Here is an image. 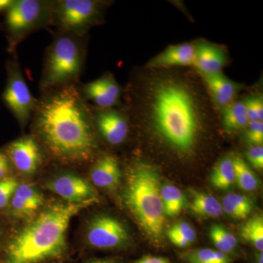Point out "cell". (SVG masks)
Returning a JSON list of instances; mask_svg holds the SVG:
<instances>
[{
	"mask_svg": "<svg viewBox=\"0 0 263 263\" xmlns=\"http://www.w3.org/2000/svg\"><path fill=\"white\" fill-rule=\"evenodd\" d=\"M90 178L95 186L114 190L122 179V171L117 157L105 154L98 157L90 170Z\"/></svg>",
	"mask_w": 263,
	"mask_h": 263,
	"instance_id": "cell-14",
	"label": "cell"
},
{
	"mask_svg": "<svg viewBox=\"0 0 263 263\" xmlns=\"http://www.w3.org/2000/svg\"><path fill=\"white\" fill-rule=\"evenodd\" d=\"M135 263H171V262L168 259L164 257L148 255L138 259Z\"/></svg>",
	"mask_w": 263,
	"mask_h": 263,
	"instance_id": "cell-34",
	"label": "cell"
},
{
	"mask_svg": "<svg viewBox=\"0 0 263 263\" xmlns=\"http://www.w3.org/2000/svg\"><path fill=\"white\" fill-rule=\"evenodd\" d=\"M15 195L22 197L36 210H39L43 204V196L41 192L31 183H19L15 189Z\"/></svg>",
	"mask_w": 263,
	"mask_h": 263,
	"instance_id": "cell-26",
	"label": "cell"
},
{
	"mask_svg": "<svg viewBox=\"0 0 263 263\" xmlns=\"http://www.w3.org/2000/svg\"><path fill=\"white\" fill-rule=\"evenodd\" d=\"M196 62L195 67L201 75L221 72L227 63L226 51L219 46L208 42L195 44Z\"/></svg>",
	"mask_w": 263,
	"mask_h": 263,
	"instance_id": "cell-16",
	"label": "cell"
},
{
	"mask_svg": "<svg viewBox=\"0 0 263 263\" xmlns=\"http://www.w3.org/2000/svg\"><path fill=\"white\" fill-rule=\"evenodd\" d=\"M167 233L170 234H174L179 235L187 240L190 245L193 243L196 239V232L195 229L192 227L191 224H189L186 221H181V222L176 223L171 227Z\"/></svg>",
	"mask_w": 263,
	"mask_h": 263,
	"instance_id": "cell-31",
	"label": "cell"
},
{
	"mask_svg": "<svg viewBox=\"0 0 263 263\" xmlns=\"http://www.w3.org/2000/svg\"><path fill=\"white\" fill-rule=\"evenodd\" d=\"M256 263H263V253L262 252H258L256 254Z\"/></svg>",
	"mask_w": 263,
	"mask_h": 263,
	"instance_id": "cell-37",
	"label": "cell"
},
{
	"mask_svg": "<svg viewBox=\"0 0 263 263\" xmlns=\"http://www.w3.org/2000/svg\"><path fill=\"white\" fill-rule=\"evenodd\" d=\"M18 184V181L13 176L0 179V210L8 207Z\"/></svg>",
	"mask_w": 263,
	"mask_h": 263,
	"instance_id": "cell-27",
	"label": "cell"
},
{
	"mask_svg": "<svg viewBox=\"0 0 263 263\" xmlns=\"http://www.w3.org/2000/svg\"><path fill=\"white\" fill-rule=\"evenodd\" d=\"M11 55V58L7 60L5 65L6 84L1 100L20 127L24 129L30 123L37 99L34 98L29 91L17 52Z\"/></svg>",
	"mask_w": 263,
	"mask_h": 263,
	"instance_id": "cell-8",
	"label": "cell"
},
{
	"mask_svg": "<svg viewBox=\"0 0 263 263\" xmlns=\"http://www.w3.org/2000/svg\"><path fill=\"white\" fill-rule=\"evenodd\" d=\"M240 235L243 240L253 245L258 252H262V216H256L247 221L240 229Z\"/></svg>",
	"mask_w": 263,
	"mask_h": 263,
	"instance_id": "cell-25",
	"label": "cell"
},
{
	"mask_svg": "<svg viewBox=\"0 0 263 263\" xmlns=\"http://www.w3.org/2000/svg\"><path fill=\"white\" fill-rule=\"evenodd\" d=\"M161 198L164 216L168 217L179 215L186 204V197L174 185L164 184L162 186Z\"/></svg>",
	"mask_w": 263,
	"mask_h": 263,
	"instance_id": "cell-21",
	"label": "cell"
},
{
	"mask_svg": "<svg viewBox=\"0 0 263 263\" xmlns=\"http://www.w3.org/2000/svg\"><path fill=\"white\" fill-rule=\"evenodd\" d=\"M86 238L89 247L101 250L124 248L130 240L122 221L108 215L97 216L90 221Z\"/></svg>",
	"mask_w": 263,
	"mask_h": 263,
	"instance_id": "cell-9",
	"label": "cell"
},
{
	"mask_svg": "<svg viewBox=\"0 0 263 263\" xmlns=\"http://www.w3.org/2000/svg\"><path fill=\"white\" fill-rule=\"evenodd\" d=\"M247 157L249 163L254 168L260 171L263 168L262 146H252L247 150Z\"/></svg>",
	"mask_w": 263,
	"mask_h": 263,
	"instance_id": "cell-32",
	"label": "cell"
},
{
	"mask_svg": "<svg viewBox=\"0 0 263 263\" xmlns=\"http://www.w3.org/2000/svg\"><path fill=\"white\" fill-rule=\"evenodd\" d=\"M221 207L223 212L234 219H245L250 215L254 209L252 199L240 195L230 193L222 199Z\"/></svg>",
	"mask_w": 263,
	"mask_h": 263,
	"instance_id": "cell-19",
	"label": "cell"
},
{
	"mask_svg": "<svg viewBox=\"0 0 263 263\" xmlns=\"http://www.w3.org/2000/svg\"><path fill=\"white\" fill-rule=\"evenodd\" d=\"M79 84L40 92L30 121L31 134L48 156L61 163H87L98 155L91 109L81 96Z\"/></svg>",
	"mask_w": 263,
	"mask_h": 263,
	"instance_id": "cell-1",
	"label": "cell"
},
{
	"mask_svg": "<svg viewBox=\"0 0 263 263\" xmlns=\"http://www.w3.org/2000/svg\"><path fill=\"white\" fill-rule=\"evenodd\" d=\"M208 89L219 108L224 110L235 101L240 86L227 78L221 72L202 75Z\"/></svg>",
	"mask_w": 263,
	"mask_h": 263,
	"instance_id": "cell-17",
	"label": "cell"
},
{
	"mask_svg": "<svg viewBox=\"0 0 263 263\" xmlns=\"http://www.w3.org/2000/svg\"><path fill=\"white\" fill-rule=\"evenodd\" d=\"M3 151L12 167L26 176L35 174L47 155L42 145L32 134L25 135L10 142Z\"/></svg>",
	"mask_w": 263,
	"mask_h": 263,
	"instance_id": "cell-10",
	"label": "cell"
},
{
	"mask_svg": "<svg viewBox=\"0 0 263 263\" xmlns=\"http://www.w3.org/2000/svg\"><path fill=\"white\" fill-rule=\"evenodd\" d=\"M246 139L253 146H262L263 122L258 121L249 122L246 127Z\"/></svg>",
	"mask_w": 263,
	"mask_h": 263,
	"instance_id": "cell-29",
	"label": "cell"
},
{
	"mask_svg": "<svg viewBox=\"0 0 263 263\" xmlns=\"http://www.w3.org/2000/svg\"><path fill=\"white\" fill-rule=\"evenodd\" d=\"M234 166L235 182L241 190L252 192L257 190L259 181L257 175L249 167L248 164L239 157L233 158Z\"/></svg>",
	"mask_w": 263,
	"mask_h": 263,
	"instance_id": "cell-23",
	"label": "cell"
},
{
	"mask_svg": "<svg viewBox=\"0 0 263 263\" xmlns=\"http://www.w3.org/2000/svg\"><path fill=\"white\" fill-rule=\"evenodd\" d=\"M190 210L197 216L217 218L222 215L221 202L212 195L195 192L192 197Z\"/></svg>",
	"mask_w": 263,
	"mask_h": 263,
	"instance_id": "cell-18",
	"label": "cell"
},
{
	"mask_svg": "<svg viewBox=\"0 0 263 263\" xmlns=\"http://www.w3.org/2000/svg\"><path fill=\"white\" fill-rule=\"evenodd\" d=\"M160 179L155 167L146 162H136L128 167L122 193L124 206L155 245L162 243L165 224Z\"/></svg>",
	"mask_w": 263,
	"mask_h": 263,
	"instance_id": "cell-4",
	"label": "cell"
},
{
	"mask_svg": "<svg viewBox=\"0 0 263 263\" xmlns=\"http://www.w3.org/2000/svg\"><path fill=\"white\" fill-rule=\"evenodd\" d=\"M84 263H122L120 260L114 258L91 259Z\"/></svg>",
	"mask_w": 263,
	"mask_h": 263,
	"instance_id": "cell-36",
	"label": "cell"
},
{
	"mask_svg": "<svg viewBox=\"0 0 263 263\" xmlns=\"http://www.w3.org/2000/svg\"><path fill=\"white\" fill-rule=\"evenodd\" d=\"M181 257L188 263H230V255L212 249H200L189 251L181 254Z\"/></svg>",
	"mask_w": 263,
	"mask_h": 263,
	"instance_id": "cell-24",
	"label": "cell"
},
{
	"mask_svg": "<svg viewBox=\"0 0 263 263\" xmlns=\"http://www.w3.org/2000/svg\"><path fill=\"white\" fill-rule=\"evenodd\" d=\"M81 96L91 106L98 108H115L122 96V88L110 73H105L86 84H79Z\"/></svg>",
	"mask_w": 263,
	"mask_h": 263,
	"instance_id": "cell-12",
	"label": "cell"
},
{
	"mask_svg": "<svg viewBox=\"0 0 263 263\" xmlns=\"http://www.w3.org/2000/svg\"><path fill=\"white\" fill-rule=\"evenodd\" d=\"M89 34L56 30L45 50L40 92L80 82L86 64Z\"/></svg>",
	"mask_w": 263,
	"mask_h": 263,
	"instance_id": "cell-5",
	"label": "cell"
},
{
	"mask_svg": "<svg viewBox=\"0 0 263 263\" xmlns=\"http://www.w3.org/2000/svg\"><path fill=\"white\" fill-rule=\"evenodd\" d=\"M53 3V0H15L0 24L8 41V53H16L18 45L32 33L52 27Z\"/></svg>",
	"mask_w": 263,
	"mask_h": 263,
	"instance_id": "cell-6",
	"label": "cell"
},
{
	"mask_svg": "<svg viewBox=\"0 0 263 263\" xmlns=\"http://www.w3.org/2000/svg\"><path fill=\"white\" fill-rule=\"evenodd\" d=\"M46 186L69 203H81L91 200L98 201V193L92 185L73 173L65 172L57 175L48 181Z\"/></svg>",
	"mask_w": 263,
	"mask_h": 263,
	"instance_id": "cell-13",
	"label": "cell"
},
{
	"mask_svg": "<svg viewBox=\"0 0 263 263\" xmlns=\"http://www.w3.org/2000/svg\"><path fill=\"white\" fill-rule=\"evenodd\" d=\"M109 5V2L101 0H53L52 27L86 35L90 29L103 23Z\"/></svg>",
	"mask_w": 263,
	"mask_h": 263,
	"instance_id": "cell-7",
	"label": "cell"
},
{
	"mask_svg": "<svg viewBox=\"0 0 263 263\" xmlns=\"http://www.w3.org/2000/svg\"><path fill=\"white\" fill-rule=\"evenodd\" d=\"M196 62L195 44L183 43L170 46L165 51L154 57L148 64V67H170L176 66H194Z\"/></svg>",
	"mask_w": 263,
	"mask_h": 263,
	"instance_id": "cell-15",
	"label": "cell"
},
{
	"mask_svg": "<svg viewBox=\"0 0 263 263\" xmlns=\"http://www.w3.org/2000/svg\"><path fill=\"white\" fill-rule=\"evenodd\" d=\"M97 136L110 146H119L127 140L129 132L127 114L117 109L98 108L89 105Z\"/></svg>",
	"mask_w": 263,
	"mask_h": 263,
	"instance_id": "cell-11",
	"label": "cell"
},
{
	"mask_svg": "<svg viewBox=\"0 0 263 263\" xmlns=\"http://www.w3.org/2000/svg\"><path fill=\"white\" fill-rule=\"evenodd\" d=\"M211 182L219 190H228L233 186L235 176L233 158L226 157L216 164L211 176Z\"/></svg>",
	"mask_w": 263,
	"mask_h": 263,
	"instance_id": "cell-22",
	"label": "cell"
},
{
	"mask_svg": "<svg viewBox=\"0 0 263 263\" xmlns=\"http://www.w3.org/2000/svg\"><path fill=\"white\" fill-rule=\"evenodd\" d=\"M14 1L15 0H0V15L6 14Z\"/></svg>",
	"mask_w": 263,
	"mask_h": 263,
	"instance_id": "cell-35",
	"label": "cell"
},
{
	"mask_svg": "<svg viewBox=\"0 0 263 263\" xmlns=\"http://www.w3.org/2000/svg\"><path fill=\"white\" fill-rule=\"evenodd\" d=\"M209 235H210L213 243L215 246L218 251L224 252L228 255L235 252V249L230 247L229 243L224 239V237L221 234L219 224H213L210 231H209Z\"/></svg>",
	"mask_w": 263,
	"mask_h": 263,
	"instance_id": "cell-30",
	"label": "cell"
},
{
	"mask_svg": "<svg viewBox=\"0 0 263 263\" xmlns=\"http://www.w3.org/2000/svg\"><path fill=\"white\" fill-rule=\"evenodd\" d=\"M12 164L4 151L0 150V179L10 176Z\"/></svg>",
	"mask_w": 263,
	"mask_h": 263,
	"instance_id": "cell-33",
	"label": "cell"
},
{
	"mask_svg": "<svg viewBox=\"0 0 263 263\" xmlns=\"http://www.w3.org/2000/svg\"><path fill=\"white\" fill-rule=\"evenodd\" d=\"M152 97L151 115L159 135L176 150L193 149L200 114L190 89L179 81L167 79L155 85Z\"/></svg>",
	"mask_w": 263,
	"mask_h": 263,
	"instance_id": "cell-3",
	"label": "cell"
},
{
	"mask_svg": "<svg viewBox=\"0 0 263 263\" xmlns=\"http://www.w3.org/2000/svg\"><path fill=\"white\" fill-rule=\"evenodd\" d=\"M0 233H1V226H0Z\"/></svg>",
	"mask_w": 263,
	"mask_h": 263,
	"instance_id": "cell-38",
	"label": "cell"
},
{
	"mask_svg": "<svg viewBox=\"0 0 263 263\" xmlns=\"http://www.w3.org/2000/svg\"><path fill=\"white\" fill-rule=\"evenodd\" d=\"M97 202L51 204L7 242L0 263H48L62 258L67 252L66 235L70 221Z\"/></svg>",
	"mask_w": 263,
	"mask_h": 263,
	"instance_id": "cell-2",
	"label": "cell"
},
{
	"mask_svg": "<svg viewBox=\"0 0 263 263\" xmlns=\"http://www.w3.org/2000/svg\"><path fill=\"white\" fill-rule=\"evenodd\" d=\"M223 127L228 132L245 129L249 120L246 112L245 100L234 101L223 110Z\"/></svg>",
	"mask_w": 263,
	"mask_h": 263,
	"instance_id": "cell-20",
	"label": "cell"
},
{
	"mask_svg": "<svg viewBox=\"0 0 263 263\" xmlns=\"http://www.w3.org/2000/svg\"><path fill=\"white\" fill-rule=\"evenodd\" d=\"M246 112L249 122L263 121V101L261 96L250 97L245 100Z\"/></svg>",
	"mask_w": 263,
	"mask_h": 263,
	"instance_id": "cell-28",
	"label": "cell"
}]
</instances>
